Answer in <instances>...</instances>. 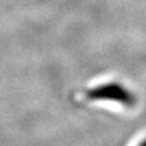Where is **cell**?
Instances as JSON below:
<instances>
[{
	"label": "cell",
	"instance_id": "1",
	"mask_svg": "<svg viewBox=\"0 0 146 146\" xmlns=\"http://www.w3.org/2000/svg\"><path fill=\"white\" fill-rule=\"evenodd\" d=\"M89 100H100V101H113L122 104L124 106L133 107L136 104V96L129 89L119 83H106L90 89L86 93Z\"/></svg>",
	"mask_w": 146,
	"mask_h": 146
}]
</instances>
